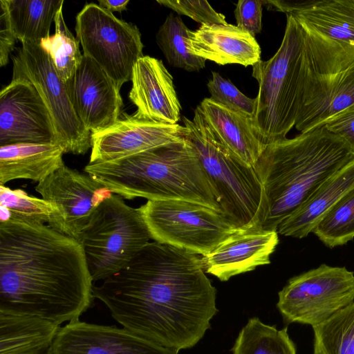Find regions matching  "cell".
<instances>
[{"mask_svg": "<svg viewBox=\"0 0 354 354\" xmlns=\"http://www.w3.org/2000/svg\"><path fill=\"white\" fill-rule=\"evenodd\" d=\"M99 5L112 12H122L127 10L129 0L111 1V0H99Z\"/></svg>", "mask_w": 354, "mask_h": 354, "instance_id": "obj_39", "label": "cell"}, {"mask_svg": "<svg viewBox=\"0 0 354 354\" xmlns=\"http://www.w3.org/2000/svg\"><path fill=\"white\" fill-rule=\"evenodd\" d=\"M278 296L285 321L314 327L354 302V272L323 263L290 279Z\"/></svg>", "mask_w": 354, "mask_h": 354, "instance_id": "obj_11", "label": "cell"}, {"mask_svg": "<svg viewBox=\"0 0 354 354\" xmlns=\"http://www.w3.org/2000/svg\"><path fill=\"white\" fill-rule=\"evenodd\" d=\"M35 190L59 209L61 232L78 241L95 210L113 194L90 175L65 164L38 183Z\"/></svg>", "mask_w": 354, "mask_h": 354, "instance_id": "obj_14", "label": "cell"}, {"mask_svg": "<svg viewBox=\"0 0 354 354\" xmlns=\"http://www.w3.org/2000/svg\"><path fill=\"white\" fill-rule=\"evenodd\" d=\"M304 41L300 22L287 14L284 35L276 53L252 66L259 92L252 124L266 147L286 138L296 124L301 100Z\"/></svg>", "mask_w": 354, "mask_h": 354, "instance_id": "obj_5", "label": "cell"}, {"mask_svg": "<svg viewBox=\"0 0 354 354\" xmlns=\"http://www.w3.org/2000/svg\"><path fill=\"white\" fill-rule=\"evenodd\" d=\"M84 171L123 198L185 201L223 212L196 153L185 138L122 159L88 163Z\"/></svg>", "mask_w": 354, "mask_h": 354, "instance_id": "obj_4", "label": "cell"}, {"mask_svg": "<svg viewBox=\"0 0 354 354\" xmlns=\"http://www.w3.org/2000/svg\"><path fill=\"white\" fill-rule=\"evenodd\" d=\"M188 48L195 56L220 65L254 66L260 61L261 48L255 37L232 24H201L191 31Z\"/></svg>", "mask_w": 354, "mask_h": 354, "instance_id": "obj_20", "label": "cell"}, {"mask_svg": "<svg viewBox=\"0 0 354 354\" xmlns=\"http://www.w3.org/2000/svg\"><path fill=\"white\" fill-rule=\"evenodd\" d=\"M190 30L179 15L171 12L160 26L156 40L167 62L187 71H198L205 59L193 55L188 48Z\"/></svg>", "mask_w": 354, "mask_h": 354, "instance_id": "obj_29", "label": "cell"}, {"mask_svg": "<svg viewBox=\"0 0 354 354\" xmlns=\"http://www.w3.org/2000/svg\"><path fill=\"white\" fill-rule=\"evenodd\" d=\"M151 239L140 208L112 194L93 212L79 240L93 283L128 265Z\"/></svg>", "mask_w": 354, "mask_h": 354, "instance_id": "obj_7", "label": "cell"}, {"mask_svg": "<svg viewBox=\"0 0 354 354\" xmlns=\"http://www.w3.org/2000/svg\"><path fill=\"white\" fill-rule=\"evenodd\" d=\"M353 108H354V64L348 69L339 82L327 109L319 120L318 127L324 125L337 115Z\"/></svg>", "mask_w": 354, "mask_h": 354, "instance_id": "obj_35", "label": "cell"}, {"mask_svg": "<svg viewBox=\"0 0 354 354\" xmlns=\"http://www.w3.org/2000/svg\"><path fill=\"white\" fill-rule=\"evenodd\" d=\"M324 125L343 138L354 151V108L341 113Z\"/></svg>", "mask_w": 354, "mask_h": 354, "instance_id": "obj_37", "label": "cell"}, {"mask_svg": "<svg viewBox=\"0 0 354 354\" xmlns=\"http://www.w3.org/2000/svg\"><path fill=\"white\" fill-rule=\"evenodd\" d=\"M212 77L207 86L214 102L252 119L256 108V100L241 93L229 80L218 73L212 72Z\"/></svg>", "mask_w": 354, "mask_h": 354, "instance_id": "obj_33", "label": "cell"}, {"mask_svg": "<svg viewBox=\"0 0 354 354\" xmlns=\"http://www.w3.org/2000/svg\"><path fill=\"white\" fill-rule=\"evenodd\" d=\"M185 128L133 115L119 118L109 127L92 133L89 163L113 161L161 146L183 141Z\"/></svg>", "mask_w": 354, "mask_h": 354, "instance_id": "obj_15", "label": "cell"}, {"mask_svg": "<svg viewBox=\"0 0 354 354\" xmlns=\"http://www.w3.org/2000/svg\"><path fill=\"white\" fill-rule=\"evenodd\" d=\"M312 232L330 248L345 245L353 239L354 189L328 212Z\"/></svg>", "mask_w": 354, "mask_h": 354, "instance_id": "obj_32", "label": "cell"}, {"mask_svg": "<svg viewBox=\"0 0 354 354\" xmlns=\"http://www.w3.org/2000/svg\"><path fill=\"white\" fill-rule=\"evenodd\" d=\"M17 40L11 29L7 10L3 0L0 1V66L8 62V57Z\"/></svg>", "mask_w": 354, "mask_h": 354, "instance_id": "obj_38", "label": "cell"}, {"mask_svg": "<svg viewBox=\"0 0 354 354\" xmlns=\"http://www.w3.org/2000/svg\"><path fill=\"white\" fill-rule=\"evenodd\" d=\"M279 243L277 231L260 227L238 229L202 259L205 272L222 281L269 264Z\"/></svg>", "mask_w": 354, "mask_h": 354, "instance_id": "obj_18", "label": "cell"}, {"mask_svg": "<svg viewBox=\"0 0 354 354\" xmlns=\"http://www.w3.org/2000/svg\"><path fill=\"white\" fill-rule=\"evenodd\" d=\"M93 281L80 242L41 223L0 222V311L60 326L93 304Z\"/></svg>", "mask_w": 354, "mask_h": 354, "instance_id": "obj_2", "label": "cell"}, {"mask_svg": "<svg viewBox=\"0 0 354 354\" xmlns=\"http://www.w3.org/2000/svg\"><path fill=\"white\" fill-rule=\"evenodd\" d=\"M57 144H16L0 147V185L17 179L41 182L64 165Z\"/></svg>", "mask_w": 354, "mask_h": 354, "instance_id": "obj_23", "label": "cell"}, {"mask_svg": "<svg viewBox=\"0 0 354 354\" xmlns=\"http://www.w3.org/2000/svg\"><path fill=\"white\" fill-rule=\"evenodd\" d=\"M65 84L76 114L91 133L109 127L120 118L123 106L120 88L88 57L83 55L74 75Z\"/></svg>", "mask_w": 354, "mask_h": 354, "instance_id": "obj_16", "label": "cell"}, {"mask_svg": "<svg viewBox=\"0 0 354 354\" xmlns=\"http://www.w3.org/2000/svg\"><path fill=\"white\" fill-rule=\"evenodd\" d=\"M209 131L239 161L254 168L266 146L254 133L252 119L206 97L198 106Z\"/></svg>", "mask_w": 354, "mask_h": 354, "instance_id": "obj_21", "label": "cell"}, {"mask_svg": "<svg viewBox=\"0 0 354 354\" xmlns=\"http://www.w3.org/2000/svg\"><path fill=\"white\" fill-rule=\"evenodd\" d=\"M232 351L233 354H297L287 328L278 330L263 324L258 317L248 320Z\"/></svg>", "mask_w": 354, "mask_h": 354, "instance_id": "obj_28", "label": "cell"}, {"mask_svg": "<svg viewBox=\"0 0 354 354\" xmlns=\"http://www.w3.org/2000/svg\"><path fill=\"white\" fill-rule=\"evenodd\" d=\"M157 3L171 8L178 15H186L201 24H227L225 17L216 12L207 1L158 0Z\"/></svg>", "mask_w": 354, "mask_h": 354, "instance_id": "obj_34", "label": "cell"}, {"mask_svg": "<svg viewBox=\"0 0 354 354\" xmlns=\"http://www.w3.org/2000/svg\"><path fill=\"white\" fill-rule=\"evenodd\" d=\"M131 81L129 97L137 107V116L164 124H177L181 106L173 77L161 60L142 57L133 67Z\"/></svg>", "mask_w": 354, "mask_h": 354, "instance_id": "obj_19", "label": "cell"}, {"mask_svg": "<svg viewBox=\"0 0 354 354\" xmlns=\"http://www.w3.org/2000/svg\"><path fill=\"white\" fill-rule=\"evenodd\" d=\"M154 241L205 256L238 229L223 212L185 201H147L140 207Z\"/></svg>", "mask_w": 354, "mask_h": 354, "instance_id": "obj_8", "label": "cell"}, {"mask_svg": "<svg viewBox=\"0 0 354 354\" xmlns=\"http://www.w3.org/2000/svg\"><path fill=\"white\" fill-rule=\"evenodd\" d=\"M59 328L36 317L0 311V354H39L52 348Z\"/></svg>", "mask_w": 354, "mask_h": 354, "instance_id": "obj_24", "label": "cell"}, {"mask_svg": "<svg viewBox=\"0 0 354 354\" xmlns=\"http://www.w3.org/2000/svg\"><path fill=\"white\" fill-rule=\"evenodd\" d=\"M62 8L63 6L58 10L54 19V35L43 39L39 45L48 53L58 75L66 84L74 75L82 62L83 55L80 50L79 40L65 23Z\"/></svg>", "mask_w": 354, "mask_h": 354, "instance_id": "obj_31", "label": "cell"}, {"mask_svg": "<svg viewBox=\"0 0 354 354\" xmlns=\"http://www.w3.org/2000/svg\"><path fill=\"white\" fill-rule=\"evenodd\" d=\"M128 329L77 320L60 327L51 354H178Z\"/></svg>", "mask_w": 354, "mask_h": 354, "instance_id": "obj_17", "label": "cell"}, {"mask_svg": "<svg viewBox=\"0 0 354 354\" xmlns=\"http://www.w3.org/2000/svg\"><path fill=\"white\" fill-rule=\"evenodd\" d=\"M354 160V151L325 125L268 145L254 169L264 201L260 227L277 231L328 178Z\"/></svg>", "mask_w": 354, "mask_h": 354, "instance_id": "obj_3", "label": "cell"}, {"mask_svg": "<svg viewBox=\"0 0 354 354\" xmlns=\"http://www.w3.org/2000/svg\"><path fill=\"white\" fill-rule=\"evenodd\" d=\"M39 354H51V348L48 349V350H46V351H44V352H42V353H41Z\"/></svg>", "mask_w": 354, "mask_h": 354, "instance_id": "obj_40", "label": "cell"}, {"mask_svg": "<svg viewBox=\"0 0 354 354\" xmlns=\"http://www.w3.org/2000/svg\"><path fill=\"white\" fill-rule=\"evenodd\" d=\"M354 189V160L326 180L279 225L278 234L302 239L348 193Z\"/></svg>", "mask_w": 354, "mask_h": 354, "instance_id": "obj_22", "label": "cell"}, {"mask_svg": "<svg viewBox=\"0 0 354 354\" xmlns=\"http://www.w3.org/2000/svg\"><path fill=\"white\" fill-rule=\"evenodd\" d=\"M11 29L17 40L39 44L50 30L63 0H3Z\"/></svg>", "mask_w": 354, "mask_h": 354, "instance_id": "obj_26", "label": "cell"}, {"mask_svg": "<svg viewBox=\"0 0 354 354\" xmlns=\"http://www.w3.org/2000/svg\"><path fill=\"white\" fill-rule=\"evenodd\" d=\"M21 44L12 57V80H25L37 89L50 113L64 152L86 153L91 148V133L76 114L66 86L48 53L39 44Z\"/></svg>", "mask_w": 354, "mask_h": 354, "instance_id": "obj_12", "label": "cell"}, {"mask_svg": "<svg viewBox=\"0 0 354 354\" xmlns=\"http://www.w3.org/2000/svg\"><path fill=\"white\" fill-rule=\"evenodd\" d=\"M16 144L60 145L46 104L23 80H12L0 92V147Z\"/></svg>", "mask_w": 354, "mask_h": 354, "instance_id": "obj_13", "label": "cell"}, {"mask_svg": "<svg viewBox=\"0 0 354 354\" xmlns=\"http://www.w3.org/2000/svg\"><path fill=\"white\" fill-rule=\"evenodd\" d=\"M262 0H239L234 10L236 26L255 37L262 29Z\"/></svg>", "mask_w": 354, "mask_h": 354, "instance_id": "obj_36", "label": "cell"}, {"mask_svg": "<svg viewBox=\"0 0 354 354\" xmlns=\"http://www.w3.org/2000/svg\"><path fill=\"white\" fill-rule=\"evenodd\" d=\"M313 328V354H354V302Z\"/></svg>", "mask_w": 354, "mask_h": 354, "instance_id": "obj_30", "label": "cell"}, {"mask_svg": "<svg viewBox=\"0 0 354 354\" xmlns=\"http://www.w3.org/2000/svg\"><path fill=\"white\" fill-rule=\"evenodd\" d=\"M0 207L1 221L14 219L45 224L61 232L57 207L42 198L28 195L24 190L0 185Z\"/></svg>", "mask_w": 354, "mask_h": 354, "instance_id": "obj_27", "label": "cell"}, {"mask_svg": "<svg viewBox=\"0 0 354 354\" xmlns=\"http://www.w3.org/2000/svg\"><path fill=\"white\" fill-rule=\"evenodd\" d=\"M298 21L304 41L300 107L295 127L302 133L318 127L339 82L354 64V48L324 37Z\"/></svg>", "mask_w": 354, "mask_h": 354, "instance_id": "obj_10", "label": "cell"}, {"mask_svg": "<svg viewBox=\"0 0 354 354\" xmlns=\"http://www.w3.org/2000/svg\"><path fill=\"white\" fill-rule=\"evenodd\" d=\"M216 293L200 255L157 241L93 287L122 327L177 351L194 346L209 328Z\"/></svg>", "mask_w": 354, "mask_h": 354, "instance_id": "obj_1", "label": "cell"}, {"mask_svg": "<svg viewBox=\"0 0 354 354\" xmlns=\"http://www.w3.org/2000/svg\"><path fill=\"white\" fill-rule=\"evenodd\" d=\"M290 14L324 37L354 48V0L299 1Z\"/></svg>", "mask_w": 354, "mask_h": 354, "instance_id": "obj_25", "label": "cell"}, {"mask_svg": "<svg viewBox=\"0 0 354 354\" xmlns=\"http://www.w3.org/2000/svg\"><path fill=\"white\" fill-rule=\"evenodd\" d=\"M75 32L83 55L100 66L119 88L131 80L135 64L144 56L141 35L136 25L90 3L77 14Z\"/></svg>", "mask_w": 354, "mask_h": 354, "instance_id": "obj_9", "label": "cell"}, {"mask_svg": "<svg viewBox=\"0 0 354 354\" xmlns=\"http://www.w3.org/2000/svg\"><path fill=\"white\" fill-rule=\"evenodd\" d=\"M183 122L184 137L196 153L223 213L237 229L260 227L264 195L254 169L239 161L221 144L198 106L193 119L183 117Z\"/></svg>", "mask_w": 354, "mask_h": 354, "instance_id": "obj_6", "label": "cell"}]
</instances>
